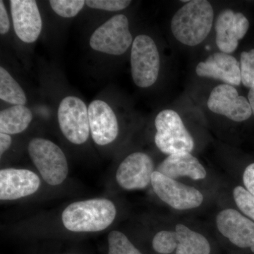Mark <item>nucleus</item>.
<instances>
[{
    "mask_svg": "<svg viewBox=\"0 0 254 254\" xmlns=\"http://www.w3.org/2000/svg\"><path fill=\"white\" fill-rule=\"evenodd\" d=\"M9 28L10 24L7 11H6L3 1H0V33L1 35L6 34L9 31Z\"/></svg>",
    "mask_w": 254,
    "mask_h": 254,
    "instance_id": "cd10ccee",
    "label": "nucleus"
},
{
    "mask_svg": "<svg viewBox=\"0 0 254 254\" xmlns=\"http://www.w3.org/2000/svg\"><path fill=\"white\" fill-rule=\"evenodd\" d=\"M207 105L213 113L238 123L248 120L252 115L248 99L239 95L235 87L225 83L213 88Z\"/></svg>",
    "mask_w": 254,
    "mask_h": 254,
    "instance_id": "1a4fd4ad",
    "label": "nucleus"
},
{
    "mask_svg": "<svg viewBox=\"0 0 254 254\" xmlns=\"http://www.w3.org/2000/svg\"><path fill=\"white\" fill-rule=\"evenodd\" d=\"M151 185L158 198L175 210L198 208L203 201V195L199 190L158 171L152 175Z\"/></svg>",
    "mask_w": 254,
    "mask_h": 254,
    "instance_id": "0eeeda50",
    "label": "nucleus"
},
{
    "mask_svg": "<svg viewBox=\"0 0 254 254\" xmlns=\"http://www.w3.org/2000/svg\"><path fill=\"white\" fill-rule=\"evenodd\" d=\"M0 98L14 105H24L27 102L22 88L2 66L0 67Z\"/></svg>",
    "mask_w": 254,
    "mask_h": 254,
    "instance_id": "aec40b11",
    "label": "nucleus"
},
{
    "mask_svg": "<svg viewBox=\"0 0 254 254\" xmlns=\"http://www.w3.org/2000/svg\"><path fill=\"white\" fill-rule=\"evenodd\" d=\"M233 197L241 212L254 222V195L245 187L237 186L234 189Z\"/></svg>",
    "mask_w": 254,
    "mask_h": 254,
    "instance_id": "b1692460",
    "label": "nucleus"
},
{
    "mask_svg": "<svg viewBox=\"0 0 254 254\" xmlns=\"http://www.w3.org/2000/svg\"><path fill=\"white\" fill-rule=\"evenodd\" d=\"M128 18L125 15H115L97 28L90 39L92 49L111 55L126 53L133 43Z\"/></svg>",
    "mask_w": 254,
    "mask_h": 254,
    "instance_id": "423d86ee",
    "label": "nucleus"
},
{
    "mask_svg": "<svg viewBox=\"0 0 254 254\" xmlns=\"http://www.w3.org/2000/svg\"><path fill=\"white\" fill-rule=\"evenodd\" d=\"M11 144V137L6 133H0V155H2Z\"/></svg>",
    "mask_w": 254,
    "mask_h": 254,
    "instance_id": "c85d7f7f",
    "label": "nucleus"
},
{
    "mask_svg": "<svg viewBox=\"0 0 254 254\" xmlns=\"http://www.w3.org/2000/svg\"><path fill=\"white\" fill-rule=\"evenodd\" d=\"M243 182L245 188L254 195V163L246 168L244 172Z\"/></svg>",
    "mask_w": 254,
    "mask_h": 254,
    "instance_id": "bb28decb",
    "label": "nucleus"
},
{
    "mask_svg": "<svg viewBox=\"0 0 254 254\" xmlns=\"http://www.w3.org/2000/svg\"><path fill=\"white\" fill-rule=\"evenodd\" d=\"M218 231L234 245L250 249L254 253V222L232 208L222 210L216 217Z\"/></svg>",
    "mask_w": 254,
    "mask_h": 254,
    "instance_id": "9b49d317",
    "label": "nucleus"
},
{
    "mask_svg": "<svg viewBox=\"0 0 254 254\" xmlns=\"http://www.w3.org/2000/svg\"><path fill=\"white\" fill-rule=\"evenodd\" d=\"M177 236L176 254H210V245L203 235L183 224L175 227Z\"/></svg>",
    "mask_w": 254,
    "mask_h": 254,
    "instance_id": "a211bd4d",
    "label": "nucleus"
},
{
    "mask_svg": "<svg viewBox=\"0 0 254 254\" xmlns=\"http://www.w3.org/2000/svg\"><path fill=\"white\" fill-rule=\"evenodd\" d=\"M41 186L36 173L26 169L5 168L0 171V199L13 200L33 194Z\"/></svg>",
    "mask_w": 254,
    "mask_h": 254,
    "instance_id": "4468645a",
    "label": "nucleus"
},
{
    "mask_svg": "<svg viewBox=\"0 0 254 254\" xmlns=\"http://www.w3.org/2000/svg\"><path fill=\"white\" fill-rule=\"evenodd\" d=\"M195 72L200 77L220 80L232 86H240L242 83L240 63L232 55L222 52L210 55L198 64Z\"/></svg>",
    "mask_w": 254,
    "mask_h": 254,
    "instance_id": "dca6fc26",
    "label": "nucleus"
},
{
    "mask_svg": "<svg viewBox=\"0 0 254 254\" xmlns=\"http://www.w3.org/2000/svg\"><path fill=\"white\" fill-rule=\"evenodd\" d=\"M28 149L30 158L47 184L58 186L66 180L67 160L58 145L46 138H34L29 142Z\"/></svg>",
    "mask_w": 254,
    "mask_h": 254,
    "instance_id": "7ed1b4c3",
    "label": "nucleus"
},
{
    "mask_svg": "<svg viewBox=\"0 0 254 254\" xmlns=\"http://www.w3.org/2000/svg\"><path fill=\"white\" fill-rule=\"evenodd\" d=\"M90 130L96 144L113 143L119 133L118 119L110 105L103 100H95L88 106Z\"/></svg>",
    "mask_w": 254,
    "mask_h": 254,
    "instance_id": "2eb2a0df",
    "label": "nucleus"
},
{
    "mask_svg": "<svg viewBox=\"0 0 254 254\" xmlns=\"http://www.w3.org/2000/svg\"><path fill=\"white\" fill-rule=\"evenodd\" d=\"M11 16L16 36L26 43H34L42 31V18L34 0H11Z\"/></svg>",
    "mask_w": 254,
    "mask_h": 254,
    "instance_id": "f8f14e48",
    "label": "nucleus"
},
{
    "mask_svg": "<svg viewBox=\"0 0 254 254\" xmlns=\"http://www.w3.org/2000/svg\"><path fill=\"white\" fill-rule=\"evenodd\" d=\"M32 120L31 111L25 105H13L0 113V132L9 135L21 133Z\"/></svg>",
    "mask_w": 254,
    "mask_h": 254,
    "instance_id": "6ab92c4d",
    "label": "nucleus"
},
{
    "mask_svg": "<svg viewBox=\"0 0 254 254\" xmlns=\"http://www.w3.org/2000/svg\"><path fill=\"white\" fill-rule=\"evenodd\" d=\"M58 118L60 129L68 141L76 145L86 142L91 130L88 109L83 100L75 96L64 98Z\"/></svg>",
    "mask_w": 254,
    "mask_h": 254,
    "instance_id": "6e6552de",
    "label": "nucleus"
},
{
    "mask_svg": "<svg viewBox=\"0 0 254 254\" xmlns=\"http://www.w3.org/2000/svg\"><path fill=\"white\" fill-rule=\"evenodd\" d=\"M50 6L57 14L64 18L74 17L83 9V0H50Z\"/></svg>",
    "mask_w": 254,
    "mask_h": 254,
    "instance_id": "5701e85b",
    "label": "nucleus"
},
{
    "mask_svg": "<svg viewBox=\"0 0 254 254\" xmlns=\"http://www.w3.org/2000/svg\"><path fill=\"white\" fill-rule=\"evenodd\" d=\"M108 240V254H142L123 232H110Z\"/></svg>",
    "mask_w": 254,
    "mask_h": 254,
    "instance_id": "412c9836",
    "label": "nucleus"
},
{
    "mask_svg": "<svg viewBox=\"0 0 254 254\" xmlns=\"http://www.w3.org/2000/svg\"><path fill=\"white\" fill-rule=\"evenodd\" d=\"M250 22L242 13L232 9L221 11L215 23L216 44L222 53H233L238 47L239 41L247 34Z\"/></svg>",
    "mask_w": 254,
    "mask_h": 254,
    "instance_id": "ddd939ff",
    "label": "nucleus"
},
{
    "mask_svg": "<svg viewBox=\"0 0 254 254\" xmlns=\"http://www.w3.org/2000/svg\"><path fill=\"white\" fill-rule=\"evenodd\" d=\"M156 133L155 143L162 153L173 155L190 153L194 141L187 129L180 115L172 110L159 113L155 120Z\"/></svg>",
    "mask_w": 254,
    "mask_h": 254,
    "instance_id": "20e7f679",
    "label": "nucleus"
},
{
    "mask_svg": "<svg viewBox=\"0 0 254 254\" xmlns=\"http://www.w3.org/2000/svg\"><path fill=\"white\" fill-rule=\"evenodd\" d=\"M156 171L170 178L188 177L193 180H203L207 172L199 160L190 153H180L167 157Z\"/></svg>",
    "mask_w": 254,
    "mask_h": 254,
    "instance_id": "f3484780",
    "label": "nucleus"
},
{
    "mask_svg": "<svg viewBox=\"0 0 254 254\" xmlns=\"http://www.w3.org/2000/svg\"><path fill=\"white\" fill-rule=\"evenodd\" d=\"M131 1L127 0H88L86 1L87 6L95 9L117 11L125 9Z\"/></svg>",
    "mask_w": 254,
    "mask_h": 254,
    "instance_id": "a878e982",
    "label": "nucleus"
},
{
    "mask_svg": "<svg viewBox=\"0 0 254 254\" xmlns=\"http://www.w3.org/2000/svg\"><path fill=\"white\" fill-rule=\"evenodd\" d=\"M213 6L206 0H193L177 11L171 22L172 31L177 41L195 46L204 41L213 26Z\"/></svg>",
    "mask_w": 254,
    "mask_h": 254,
    "instance_id": "f03ea898",
    "label": "nucleus"
},
{
    "mask_svg": "<svg viewBox=\"0 0 254 254\" xmlns=\"http://www.w3.org/2000/svg\"><path fill=\"white\" fill-rule=\"evenodd\" d=\"M154 163L149 155L141 152L128 155L119 165L116 181L125 190H144L151 184Z\"/></svg>",
    "mask_w": 254,
    "mask_h": 254,
    "instance_id": "9d476101",
    "label": "nucleus"
},
{
    "mask_svg": "<svg viewBox=\"0 0 254 254\" xmlns=\"http://www.w3.org/2000/svg\"><path fill=\"white\" fill-rule=\"evenodd\" d=\"M248 100L250 102L251 108H252V113L254 115V83L253 86L251 87L250 92H249Z\"/></svg>",
    "mask_w": 254,
    "mask_h": 254,
    "instance_id": "c756f323",
    "label": "nucleus"
},
{
    "mask_svg": "<svg viewBox=\"0 0 254 254\" xmlns=\"http://www.w3.org/2000/svg\"><path fill=\"white\" fill-rule=\"evenodd\" d=\"M116 215L113 201L107 198H93L68 205L62 214V221L68 231L97 232L110 227Z\"/></svg>",
    "mask_w": 254,
    "mask_h": 254,
    "instance_id": "f257e3e1",
    "label": "nucleus"
},
{
    "mask_svg": "<svg viewBox=\"0 0 254 254\" xmlns=\"http://www.w3.org/2000/svg\"><path fill=\"white\" fill-rule=\"evenodd\" d=\"M240 69L242 83L251 88L254 83V49L241 54Z\"/></svg>",
    "mask_w": 254,
    "mask_h": 254,
    "instance_id": "393cba45",
    "label": "nucleus"
},
{
    "mask_svg": "<svg viewBox=\"0 0 254 254\" xmlns=\"http://www.w3.org/2000/svg\"><path fill=\"white\" fill-rule=\"evenodd\" d=\"M153 250L160 254H170L176 250L177 236L176 232L162 230L153 237Z\"/></svg>",
    "mask_w": 254,
    "mask_h": 254,
    "instance_id": "4be33fe9",
    "label": "nucleus"
},
{
    "mask_svg": "<svg viewBox=\"0 0 254 254\" xmlns=\"http://www.w3.org/2000/svg\"><path fill=\"white\" fill-rule=\"evenodd\" d=\"M160 66V55L154 41L146 35L136 37L131 51V75L135 84L140 88L154 84Z\"/></svg>",
    "mask_w": 254,
    "mask_h": 254,
    "instance_id": "39448f33",
    "label": "nucleus"
}]
</instances>
